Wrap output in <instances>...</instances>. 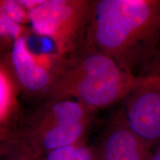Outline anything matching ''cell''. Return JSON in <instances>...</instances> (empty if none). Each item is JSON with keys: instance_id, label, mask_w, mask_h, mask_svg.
Returning a JSON list of instances; mask_svg holds the SVG:
<instances>
[{"instance_id": "7a4b0ae2", "label": "cell", "mask_w": 160, "mask_h": 160, "mask_svg": "<svg viewBox=\"0 0 160 160\" xmlns=\"http://www.w3.org/2000/svg\"><path fill=\"white\" fill-rule=\"evenodd\" d=\"M136 79L108 55L83 46L65 59L42 101L73 99L94 113L122 102Z\"/></svg>"}, {"instance_id": "277c9868", "label": "cell", "mask_w": 160, "mask_h": 160, "mask_svg": "<svg viewBox=\"0 0 160 160\" xmlns=\"http://www.w3.org/2000/svg\"><path fill=\"white\" fill-rule=\"evenodd\" d=\"M92 5L93 0H42L28 11V28L68 57L85 45Z\"/></svg>"}, {"instance_id": "52a82bcc", "label": "cell", "mask_w": 160, "mask_h": 160, "mask_svg": "<svg viewBox=\"0 0 160 160\" xmlns=\"http://www.w3.org/2000/svg\"><path fill=\"white\" fill-rule=\"evenodd\" d=\"M94 149L97 160H149L153 152L130 128L122 105L109 117Z\"/></svg>"}, {"instance_id": "6da1fadb", "label": "cell", "mask_w": 160, "mask_h": 160, "mask_svg": "<svg viewBox=\"0 0 160 160\" xmlns=\"http://www.w3.org/2000/svg\"><path fill=\"white\" fill-rule=\"evenodd\" d=\"M84 46L144 77L160 52V0H93Z\"/></svg>"}, {"instance_id": "30bf717a", "label": "cell", "mask_w": 160, "mask_h": 160, "mask_svg": "<svg viewBox=\"0 0 160 160\" xmlns=\"http://www.w3.org/2000/svg\"><path fill=\"white\" fill-rule=\"evenodd\" d=\"M0 160H38V158L15 133L0 143Z\"/></svg>"}, {"instance_id": "3957f363", "label": "cell", "mask_w": 160, "mask_h": 160, "mask_svg": "<svg viewBox=\"0 0 160 160\" xmlns=\"http://www.w3.org/2000/svg\"><path fill=\"white\" fill-rule=\"evenodd\" d=\"M93 112L73 99L45 100L24 113L17 134L37 158L86 141Z\"/></svg>"}, {"instance_id": "4fadbf2b", "label": "cell", "mask_w": 160, "mask_h": 160, "mask_svg": "<svg viewBox=\"0 0 160 160\" xmlns=\"http://www.w3.org/2000/svg\"><path fill=\"white\" fill-rule=\"evenodd\" d=\"M144 77H160V52Z\"/></svg>"}, {"instance_id": "9c48e42d", "label": "cell", "mask_w": 160, "mask_h": 160, "mask_svg": "<svg viewBox=\"0 0 160 160\" xmlns=\"http://www.w3.org/2000/svg\"><path fill=\"white\" fill-rule=\"evenodd\" d=\"M38 160H97L93 146L87 141L48 152Z\"/></svg>"}, {"instance_id": "ba28073f", "label": "cell", "mask_w": 160, "mask_h": 160, "mask_svg": "<svg viewBox=\"0 0 160 160\" xmlns=\"http://www.w3.org/2000/svg\"><path fill=\"white\" fill-rule=\"evenodd\" d=\"M23 97L11 64L9 51L0 50V143L14 134L25 113Z\"/></svg>"}, {"instance_id": "8992f818", "label": "cell", "mask_w": 160, "mask_h": 160, "mask_svg": "<svg viewBox=\"0 0 160 160\" xmlns=\"http://www.w3.org/2000/svg\"><path fill=\"white\" fill-rule=\"evenodd\" d=\"M122 106L131 131L155 151L160 146V77H137Z\"/></svg>"}, {"instance_id": "8fae6325", "label": "cell", "mask_w": 160, "mask_h": 160, "mask_svg": "<svg viewBox=\"0 0 160 160\" xmlns=\"http://www.w3.org/2000/svg\"><path fill=\"white\" fill-rule=\"evenodd\" d=\"M28 29V27L17 23L0 9V50L10 51L13 42Z\"/></svg>"}, {"instance_id": "5b68a950", "label": "cell", "mask_w": 160, "mask_h": 160, "mask_svg": "<svg viewBox=\"0 0 160 160\" xmlns=\"http://www.w3.org/2000/svg\"><path fill=\"white\" fill-rule=\"evenodd\" d=\"M39 38L37 47L33 45L28 29L13 42L9 58L23 97L41 102L53 85L67 57H60L48 41Z\"/></svg>"}, {"instance_id": "7c38bea8", "label": "cell", "mask_w": 160, "mask_h": 160, "mask_svg": "<svg viewBox=\"0 0 160 160\" xmlns=\"http://www.w3.org/2000/svg\"><path fill=\"white\" fill-rule=\"evenodd\" d=\"M0 9L17 23L28 27V11L20 0H0Z\"/></svg>"}, {"instance_id": "5bb4252c", "label": "cell", "mask_w": 160, "mask_h": 160, "mask_svg": "<svg viewBox=\"0 0 160 160\" xmlns=\"http://www.w3.org/2000/svg\"><path fill=\"white\" fill-rule=\"evenodd\" d=\"M149 160H160V146L157 148L155 151H153Z\"/></svg>"}]
</instances>
